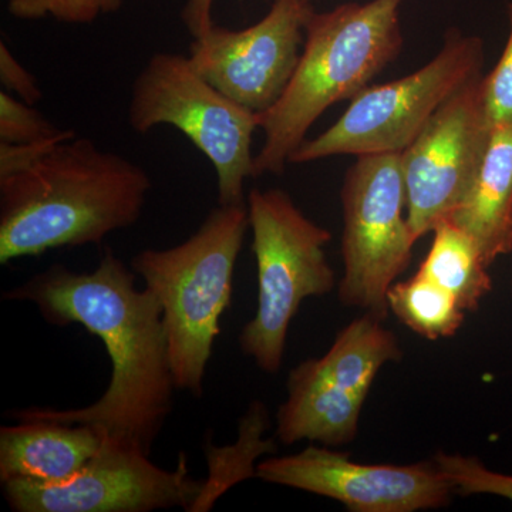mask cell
Segmentation results:
<instances>
[{"mask_svg":"<svg viewBox=\"0 0 512 512\" xmlns=\"http://www.w3.org/2000/svg\"><path fill=\"white\" fill-rule=\"evenodd\" d=\"M3 301L28 302L50 325H82L104 343L111 362L109 387L97 402L79 409H32L9 413L15 420L86 424L103 440L150 456L173 412L175 387L163 309L136 275L106 249L90 274L52 265Z\"/></svg>","mask_w":512,"mask_h":512,"instance_id":"cell-1","label":"cell"},{"mask_svg":"<svg viewBox=\"0 0 512 512\" xmlns=\"http://www.w3.org/2000/svg\"><path fill=\"white\" fill-rule=\"evenodd\" d=\"M143 167L90 138L74 137L19 173L0 178V264L50 249L100 245L146 207Z\"/></svg>","mask_w":512,"mask_h":512,"instance_id":"cell-2","label":"cell"},{"mask_svg":"<svg viewBox=\"0 0 512 512\" xmlns=\"http://www.w3.org/2000/svg\"><path fill=\"white\" fill-rule=\"evenodd\" d=\"M402 3L352 2L313 13L291 82L272 109L258 114L265 138L255 157V177L284 174L312 124L332 104L355 99L396 59L403 45Z\"/></svg>","mask_w":512,"mask_h":512,"instance_id":"cell-3","label":"cell"},{"mask_svg":"<svg viewBox=\"0 0 512 512\" xmlns=\"http://www.w3.org/2000/svg\"><path fill=\"white\" fill-rule=\"evenodd\" d=\"M249 228L248 205H220L187 241L144 249L131 269L163 309L175 387L202 397L204 377L231 305L234 272Z\"/></svg>","mask_w":512,"mask_h":512,"instance_id":"cell-4","label":"cell"},{"mask_svg":"<svg viewBox=\"0 0 512 512\" xmlns=\"http://www.w3.org/2000/svg\"><path fill=\"white\" fill-rule=\"evenodd\" d=\"M247 205L258 266V306L241 330L239 346L262 372L275 375L284 363L289 326L299 306L335 288V272L325 252L332 234L309 220L285 191L254 188Z\"/></svg>","mask_w":512,"mask_h":512,"instance_id":"cell-5","label":"cell"},{"mask_svg":"<svg viewBox=\"0 0 512 512\" xmlns=\"http://www.w3.org/2000/svg\"><path fill=\"white\" fill-rule=\"evenodd\" d=\"M127 117L138 134L161 124L180 130L214 164L218 204H245V180L255 178L252 136L258 114L207 82L190 57H151L131 87Z\"/></svg>","mask_w":512,"mask_h":512,"instance_id":"cell-6","label":"cell"},{"mask_svg":"<svg viewBox=\"0 0 512 512\" xmlns=\"http://www.w3.org/2000/svg\"><path fill=\"white\" fill-rule=\"evenodd\" d=\"M484 45L453 33L430 63L403 79L366 87L329 130L289 158L303 164L333 156L403 153L451 97L483 74Z\"/></svg>","mask_w":512,"mask_h":512,"instance_id":"cell-7","label":"cell"},{"mask_svg":"<svg viewBox=\"0 0 512 512\" xmlns=\"http://www.w3.org/2000/svg\"><path fill=\"white\" fill-rule=\"evenodd\" d=\"M383 320L365 313L345 326L328 352L289 373L288 397L276 413V437L286 446L308 440L345 446L384 365L402 359L399 340Z\"/></svg>","mask_w":512,"mask_h":512,"instance_id":"cell-8","label":"cell"},{"mask_svg":"<svg viewBox=\"0 0 512 512\" xmlns=\"http://www.w3.org/2000/svg\"><path fill=\"white\" fill-rule=\"evenodd\" d=\"M342 204L340 302L384 320L387 293L409 268L416 244L407 221L402 153L357 157L343 183Z\"/></svg>","mask_w":512,"mask_h":512,"instance_id":"cell-9","label":"cell"},{"mask_svg":"<svg viewBox=\"0 0 512 512\" xmlns=\"http://www.w3.org/2000/svg\"><path fill=\"white\" fill-rule=\"evenodd\" d=\"M2 485L15 512H190L204 480L191 476L184 454L177 468L165 470L141 451L103 440L96 456L70 480L45 484L13 478Z\"/></svg>","mask_w":512,"mask_h":512,"instance_id":"cell-10","label":"cell"},{"mask_svg":"<svg viewBox=\"0 0 512 512\" xmlns=\"http://www.w3.org/2000/svg\"><path fill=\"white\" fill-rule=\"evenodd\" d=\"M483 77L444 103L402 153L407 221L416 242L457 207L483 161L493 133L485 113Z\"/></svg>","mask_w":512,"mask_h":512,"instance_id":"cell-11","label":"cell"},{"mask_svg":"<svg viewBox=\"0 0 512 512\" xmlns=\"http://www.w3.org/2000/svg\"><path fill=\"white\" fill-rule=\"evenodd\" d=\"M311 0H274L265 18L244 30L214 25L194 39L192 66L229 99L256 114L281 99L298 67Z\"/></svg>","mask_w":512,"mask_h":512,"instance_id":"cell-12","label":"cell"},{"mask_svg":"<svg viewBox=\"0 0 512 512\" xmlns=\"http://www.w3.org/2000/svg\"><path fill=\"white\" fill-rule=\"evenodd\" d=\"M256 477L332 498L353 512L439 510L456 494L434 458L406 466L357 463L348 453L313 444L291 456L266 458Z\"/></svg>","mask_w":512,"mask_h":512,"instance_id":"cell-13","label":"cell"},{"mask_svg":"<svg viewBox=\"0 0 512 512\" xmlns=\"http://www.w3.org/2000/svg\"><path fill=\"white\" fill-rule=\"evenodd\" d=\"M101 444L103 437L86 424L19 420L0 429V481L63 483L96 456Z\"/></svg>","mask_w":512,"mask_h":512,"instance_id":"cell-14","label":"cell"},{"mask_svg":"<svg viewBox=\"0 0 512 512\" xmlns=\"http://www.w3.org/2000/svg\"><path fill=\"white\" fill-rule=\"evenodd\" d=\"M447 218L477 242L488 265L511 254L512 127L493 128L473 181Z\"/></svg>","mask_w":512,"mask_h":512,"instance_id":"cell-15","label":"cell"},{"mask_svg":"<svg viewBox=\"0 0 512 512\" xmlns=\"http://www.w3.org/2000/svg\"><path fill=\"white\" fill-rule=\"evenodd\" d=\"M433 242L419 272L456 296L466 312L477 311L493 289L490 265L466 231L444 218L433 228Z\"/></svg>","mask_w":512,"mask_h":512,"instance_id":"cell-16","label":"cell"},{"mask_svg":"<svg viewBox=\"0 0 512 512\" xmlns=\"http://www.w3.org/2000/svg\"><path fill=\"white\" fill-rule=\"evenodd\" d=\"M269 416L262 402H254L239 421L238 441L232 446L217 447L207 440L205 456L208 463V478L198 500L190 512L210 511L215 501L229 488L241 481L256 477V460L265 454L276 453L274 439L265 440Z\"/></svg>","mask_w":512,"mask_h":512,"instance_id":"cell-17","label":"cell"},{"mask_svg":"<svg viewBox=\"0 0 512 512\" xmlns=\"http://www.w3.org/2000/svg\"><path fill=\"white\" fill-rule=\"evenodd\" d=\"M387 303L400 322L429 340L453 338L467 313L453 293L419 271L406 281L394 282Z\"/></svg>","mask_w":512,"mask_h":512,"instance_id":"cell-18","label":"cell"},{"mask_svg":"<svg viewBox=\"0 0 512 512\" xmlns=\"http://www.w3.org/2000/svg\"><path fill=\"white\" fill-rule=\"evenodd\" d=\"M76 136V131L70 128L55 126L33 104L12 94L0 93V143L32 144Z\"/></svg>","mask_w":512,"mask_h":512,"instance_id":"cell-19","label":"cell"},{"mask_svg":"<svg viewBox=\"0 0 512 512\" xmlns=\"http://www.w3.org/2000/svg\"><path fill=\"white\" fill-rule=\"evenodd\" d=\"M441 474L460 495H497L512 503V476L497 473L481 463L477 457L460 456L439 451L433 457Z\"/></svg>","mask_w":512,"mask_h":512,"instance_id":"cell-20","label":"cell"},{"mask_svg":"<svg viewBox=\"0 0 512 512\" xmlns=\"http://www.w3.org/2000/svg\"><path fill=\"white\" fill-rule=\"evenodd\" d=\"M124 0H9L13 18L43 19L50 16L70 25H90L103 15L117 12Z\"/></svg>","mask_w":512,"mask_h":512,"instance_id":"cell-21","label":"cell"},{"mask_svg":"<svg viewBox=\"0 0 512 512\" xmlns=\"http://www.w3.org/2000/svg\"><path fill=\"white\" fill-rule=\"evenodd\" d=\"M510 35L503 55L487 76L483 77L485 113L491 127H512V3Z\"/></svg>","mask_w":512,"mask_h":512,"instance_id":"cell-22","label":"cell"},{"mask_svg":"<svg viewBox=\"0 0 512 512\" xmlns=\"http://www.w3.org/2000/svg\"><path fill=\"white\" fill-rule=\"evenodd\" d=\"M0 80L3 86L16 94L20 100L35 104L42 100V90L37 86L35 76L10 52L5 43H0Z\"/></svg>","mask_w":512,"mask_h":512,"instance_id":"cell-23","label":"cell"},{"mask_svg":"<svg viewBox=\"0 0 512 512\" xmlns=\"http://www.w3.org/2000/svg\"><path fill=\"white\" fill-rule=\"evenodd\" d=\"M212 5L214 0H188L185 3L181 18L194 39L204 36L214 26Z\"/></svg>","mask_w":512,"mask_h":512,"instance_id":"cell-24","label":"cell"},{"mask_svg":"<svg viewBox=\"0 0 512 512\" xmlns=\"http://www.w3.org/2000/svg\"><path fill=\"white\" fill-rule=\"evenodd\" d=\"M511 291H512V282H511Z\"/></svg>","mask_w":512,"mask_h":512,"instance_id":"cell-25","label":"cell"},{"mask_svg":"<svg viewBox=\"0 0 512 512\" xmlns=\"http://www.w3.org/2000/svg\"><path fill=\"white\" fill-rule=\"evenodd\" d=\"M311 2H312V0H311Z\"/></svg>","mask_w":512,"mask_h":512,"instance_id":"cell-26","label":"cell"}]
</instances>
